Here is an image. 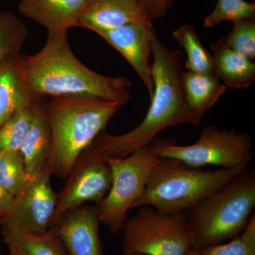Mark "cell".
Returning <instances> with one entry per match:
<instances>
[{
    "mask_svg": "<svg viewBox=\"0 0 255 255\" xmlns=\"http://www.w3.org/2000/svg\"><path fill=\"white\" fill-rule=\"evenodd\" d=\"M151 47L153 94L145 118L135 128L122 135L100 133L90 146L100 155L124 158L150 145L167 128L201 123L189 111L184 98L182 53L167 48L156 33Z\"/></svg>",
    "mask_w": 255,
    "mask_h": 255,
    "instance_id": "cell-1",
    "label": "cell"
},
{
    "mask_svg": "<svg viewBox=\"0 0 255 255\" xmlns=\"http://www.w3.org/2000/svg\"><path fill=\"white\" fill-rule=\"evenodd\" d=\"M28 36L26 25L14 13H0V65L8 58L21 54Z\"/></svg>",
    "mask_w": 255,
    "mask_h": 255,
    "instance_id": "cell-21",
    "label": "cell"
},
{
    "mask_svg": "<svg viewBox=\"0 0 255 255\" xmlns=\"http://www.w3.org/2000/svg\"><path fill=\"white\" fill-rule=\"evenodd\" d=\"M33 107L16 111L0 127V152L19 151L31 128Z\"/></svg>",
    "mask_w": 255,
    "mask_h": 255,
    "instance_id": "cell-22",
    "label": "cell"
},
{
    "mask_svg": "<svg viewBox=\"0 0 255 255\" xmlns=\"http://www.w3.org/2000/svg\"><path fill=\"white\" fill-rule=\"evenodd\" d=\"M255 4L246 0H218L216 7L204 18V26L212 28L225 21L254 18Z\"/></svg>",
    "mask_w": 255,
    "mask_h": 255,
    "instance_id": "cell-24",
    "label": "cell"
},
{
    "mask_svg": "<svg viewBox=\"0 0 255 255\" xmlns=\"http://www.w3.org/2000/svg\"><path fill=\"white\" fill-rule=\"evenodd\" d=\"M68 35L48 36L36 54L20 55L23 82L36 100L85 95L127 103L130 83L122 77H107L85 66L74 55Z\"/></svg>",
    "mask_w": 255,
    "mask_h": 255,
    "instance_id": "cell-2",
    "label": "cell"
},
{
    "mask_svg": "<svg viewBox=\"0 0 255 255\" xmlns=\"http://www.w3.org/2000/svg\"></svg>",
    "mask_w": 255,
    "mask_h": 255,
    "instance_id": "cell-33",
    "label": "cell"
},
{
    "mask_svg": "<svg viewBox=\"0 0 255 255\" xmlns=\"http://www.w3.org/2000/svg\"><path fill=\"white\" fill-rule=\"evenodd\" d=\"M52 175L46 164L36 177L30 179L23 190L14 196L1 223L17 225L33 232L49 231L57 204V194L50 184Z\"/></svg>",
    "mask_w": 255,
    "mask_h": 255,
    "instance_id": "cell-10",
    "label": "cell"
},
{
    "mask_svg": "<svg viewBox=\"0 0 255 255\" xmlns=\"http://www.w3.org/2000/svg\"><path fill=\"white\" fill-rule=\"evenodd\" d=\"M65 185L57 194V204L51 226L69 212L86 202L98 205L110 191L112 171L104 156L87 147L66 177Z\"/></svg>",
    "mask_w": 255,
    "mask_h": 255,
    "instance_id": "cell-9",
    "label": "cell"
},
{
    "mask_svg": "<svg viewBox=\"0 0 255 255\" xmlns=\"http://www.w3.org/2000/svg\"><path fill=\"white\" fill-rule=\"evenodd\" d=\"M245 171L204 170L177 159L159 157L132 209L150 206L164 214H184Z\"/></svg>",
    "mask_w": 255,
    "mask_h": 255,
    "instance_id": "cell-4",
    "label": "cell"
},
{
    "mask_svg": "<svg viewBox=\"0 0 255 255\" xmlns=\"http://www.w3.org/2000/svg\"><path fill=\"white\" fill-rule=\"evenodd\" d=\"M232 30L224 38L227 46L250 60L255 58V20H240L233 22Z\"/></svg>",
    "mask_w": 255,
    "mask_h": 255,
    "instance_id": "cell-25",
    "label": "cell"
},
{
    "mask_svg": "<svg viewBox=\"0 0 255 255\" xmlns=\"http://www.w3.org/2000/svg\"><path fill=\"white\" fill-rule=\"evenodd\" d=\"M14 199V196L0 186V225L9 211Z\"/></svg>",
    "mask_w": 255,
    "mask_h": 255,
    "instance_id": "cell-27",
    "label": "cell"
},
{
    "mask_svg": "<svg viewBox=\"0 0 255 255\" xmlns=\"http://www.w3.org/2000/svg\"><path fill=\"white\" fill-rule=\"evenodd\" d=\"M172 36L187 53L185 67L188 71L214 74L212 54L203 46L195 28L189 25H183L174 30Z\"/></svg>",
    "mask_w": 255,
    "mask_h": 255,
    "instance_id": "cell-20",
    "label": "cell"
},
{
    "mask_svg": "<svg viewBox=\"0 0 255 255\" xmlns=\"http://www.w3.org/2000/svg\"><path fill=\"white\" fill-rule=\"evenodd\" d=\"M88 0H20L18 9L48 31V36L68 35V30L79 26V21Z\"/></svg>",
    "mask_w": 255,
    "mask_h": 255,
    "instance_id": "cell-14",
    "label": "cell"
},
{
    "mask_svg": "<svg viewBox=\"0 0 255 255\" xmlns=\"http://www.w3.org/2000/svg\"><path fill=\"white\" fill-rule=\"evenodd\" d=\"M246 171L189 210L193 248L203 251L246 229L255 206V172Z\"/></svg>",
    "mask_w": 255,
    "mask_h": 255,
    "instance_id": "cell-5",
    "label": "cell"
},
{
    "mask_svg": "<svg viewBox=\"0 0 255 255\" xmlns=\"http://www.w3.org/2000/svg\"><path fill=\"white\" fill-rule=\"evenodd\" d=\"M184 255H204L202 251L200 250L195 249V248H191L189 251H188L187 253Z\"/></svg>",
    "mask_w": 255,
    "mask_h": 255,
    "instance_id": "cell-30",
    "label": "cell"
},
{
    "mask_svg": "<svg viewBox=\"0 0 255 255\" xmlns=\"http://www.w3.org/2000/svg\"><path fill=\"white\" fill-rule=\"evenodd\" d=\"M112 171L108 194L97 206L101 223L112 234L122 231L128 212L143 194L159 157L146 145L124 158L104 156Z\"/></svg>",
    "mask_w": 255,
    "mask_h": 255,
    "instance_id": "cell-8",
    "label": "cell"
},
{
    "mask_svg": "<svg viewBox=\"0 0 255 255\" xmlns=\"http://www.w3.org/2000/svg\"><path fill=\"white\" fill-rule=\"evenodd\" d=\"M1 226L10 255H69L59 238L50 230L37 233L11 223H3Z\"/></svg>",
    "mask_w": 255,
    "mask_h": 255,
    "instance_id": "cell-16",
    "label": "cell"
},
{
    "mask_svg": "<svg viewBox=\"0 0 255 255\" xmlns=\"http://www.w3.org/2000/svg\"><path fill=\"white\" fill-rule=\"evenodd\" d=\"M33 110L31 128L19 150L26 174L30 179L36 177L46 165L52 142L47 99L35 102Z\"/></svg>",
    "mask_w": 255,
    "mask_h": 255,
    "instance_id": "cell-15",
    "label": "cell"
},
{
    "mask_svg": "<svg viewBox=\"0 0 255 255\" xmlns=\"http://www.w3.org/2000/svg\"><path fill=\"white\" fill-rule=\"evenodd\" d=\"M89 3L92 2V1H95V0H88ZM144 1H145V4H147V7H148L149 9V0H143ZM150 10V9H149Z\"/></svg>",
    "mask_w": 255,
    "mask_h": 255,
    "instance_id": "cell-31",
    "label": "cell"
},
{
    "mask_svg": "<svg viewBox=\"0 0 255 255\" xmlns=\"http://www.w3.org/2000/svg\"><path fill=\"white\" fill-rule=\"evenodd\" d=\"M124 105L90 96L50 97L47 110L52 142L47 165L52 174L66 178L82 152Z\"/></svg>",
    "mask_w": 255,
    "mask_h": 255,
    "instance_id": "cell-3",
    "label": "cell"
},
{
    "mask_svg": "<svg viewBox=\"0 0 255 255\" xmlns=\"http://www.w3.org/2000/svg\"><path fill=\"white\" fill-rule=\"evenodd\" d=\"M100 224L97 206L83 205L66 213L50 231L59 238L69 255H105Z\"/></svg>",
    "mask_w": 255,
    "mask_h": 255,
    "instance_id": "cell-12",
    "label": "cell"
},
{
    "mask_svg": "<svg viewBox=\"0 0 255 255\" xmlns=\"http://www.w3.org/2000/svg\"><path fill=\"white\" fill-rule=\"evenodd\" d=\"M149 146L159 157L177 159L199 168L214 165L246 170L254 158L253 142L248 134L213 126L204 128L197 141L191 145H179L172 139L160 138L152 140Z\"/></svg>",
    "mask_w": 255,
    "mask_h": 255,
    "instance_id": "cell-6",
    "label": "cell"
},
{
    "mask_svg": "<svg viewBox=\"0 0 255 255\" xmlns=\"http://www.w3.org/2000/svg\"><path fill=\"white\" fill-rule=\"evenodd\" d=\"M174 0H157V16L161 18L173 4Z\"/></svg>",
    "mask_w": 255,
    "mask_h": 255,
    "instance_id": "cell-28",
    "label": "cell"
},
{
    "mask_svg": "<svg viewBox=\"0 0 255 255\" xmlns=\"http://www.w3.org/2000/svg\"><path fill=\"white\" fill-rule=\"evenodd\" d=\"M20 55L11 57L0 65V127L16 111L38 101L23 82L19 69Z\"/></svg>",
    "mask_w": 255,
    "mask_h": 255,
    "instance_id": "cell-17",
    "label": "cell"
},
{
    "mask_svg": "<svg viewBox=\"0 0 255 255\" xmlns=\"http://www.w3.org/2000/svg\"><path fill=\"white\" fill-rule=\"evenodd\" d=\"M122 255H143L135 254V253H127V252H124V254Z\"/></svg>",
    "mask_w": 255,
    "mask_h": 255,
    "instance_id": "cell-32",
    "label": "cell"
},
{
    "mask_svg": "<svg viewBox=\"0 0 255 255\" xmlns=\"http://www.w3.org/2000/svg\"><path fill=\"white\" fill-rule=\"evenodd\" d=\"M150 10L143 0H95L89 3L78 27L95 32L132 23H152Z\"/></svg>",
    "mask_w": 255,
    "mask_h": 255,
    "instance_id": "cell-13",
    "label": "cell"
},
{
    "mask_svg": "<svg viewBox=\"0 0 255 255\" xmlns=\"http://www.w3.org/2000/svg\"><path fill=\"white\" fill-rule=\"evenodd\" d=\"M30 180L20 151L0 152V186L17 196Z\"/></svg>",
    "mask_w": 255,
    "mask_h": 255,
    "instance_id": "cell-23",
    "label": "cell"
},
{
    "mask_svg": "<svg viewBox=\"0 0 255 255\" xmlns=\"http://www.w3.org/2000/svg\"><path fill=\"white\" fill-rule=\"evenodd\" d=\"M204 255H255V216L253 214L246 229L232 241L203 250Z\"/></svg>",
    "mask_w": 255,
    "mask_h": 255,
    "instance_id": "cell-26",
    "label": "cell"
},
{
    "mask_svg": "<svg viewBox=\"0 0 255 255\" xmlns=\"http://www.w3.org/2000/svg\"><path fill=\"white\" fill-rule=\"evenodd\" d=\"M127 219L122 232L124 252L143 255H184L194 246L187 216L142 206Z\"/></svg>",
    "mask_w": 255,
    "mask_h": 255,
    "instance_id": "cell-7",
    "label": "cell"
},
{
    "mask_svg": "<svg viewBox=\"0 0 255 255\" xmlns=\"http://www.w3.org/2000/svg\"><path fill=\"white\" fill-rule=\"evenodd\" d=\"M214 75L232 88H248L255 80V63L229 48L224 38L210 45Z\"/></svg>",
    "mask_w": 255,
    "mask_h": 255,
    "instance_id": "cell-18",
    "label": "cell"
},
{
    "mask_svg": "<svg viewBox=\"0 0 255 255\" xmlns=\"http://www.w3.org/2000/svg\"><path fill=\"white\" fill-rule=\"evenodd\" d=\"M95 33L123 55L141 79L150 97H152L153 80L150 56L152 37L156 33L152 23H129Z\"/></svg>",
    "mask_w": 255,
    "mask_h": 255,
    "instance_id": "cell-11",
    "label": "cell"
},
{
    "mask_svg": "<svg viewBox=\"0 0 255 255\" xmlns=\"http://www.w3.org/2000/svg\"><path fill=\"white\" fill-rule=\"evenodd\" d=\"M149 9L152 19L157 18V0H149Z\"/></svg>",
    "mask_w": 255,
    "mask_h": 255,
    "instance_id": "cell-29",
    "label": "cell"
},
{
    "mask_svg": "<svg viewBox=\"0 0 255 255\" xmlns=\"http://www.w3.org/2000/svg\"><path fill=\"white\" fill-rule=\"evenodd\" d=\"M184 98L189 111L199 122L227 90L214 74L183 72Z\"/></svg>",
    "mask_w": 255,
    "mask_h": 255,
    "instance_id": "cell-19",
    "label": "cell"
}]
</instances>
